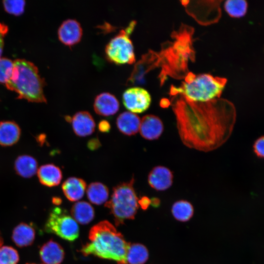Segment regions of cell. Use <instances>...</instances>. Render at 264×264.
<instances>
[{
    "mask_svg": "<svg viewBox=\"0 0 264 264\" xmlns=\"http://www.w3.org/2000/svg\"><path fill=\"white\" fill-rule=\"evenodd\" d=\"M224 7L230 17L241 18L245 15L248 4L244 0H228L225 2Z\"/></svg>",
    "mask_w": 264,
    "mask_h": 264,
    "instance_id": "obj_26",
    "label": "cell"
},
{
    "mask_svg": "<svg viewBox=\"0 0 264 264\" xmlns=\"http://www.w3.org/2000/svg\"><path fill=\"white\" fill-rule=\"evenodd\" d=\"M108 188L99 182L91 183L87 189V195L89 201L94 204L100 205L105 202L109 197Z\"/></svg>",
    "mask_w": 264,
    "mask_h": 264,
    "instance_id": "obj_23",
    "label": "cell"
},
{
    "mask_svg": "<svg viewBox=\"0 0 264 264\" xmlns=\"http://www.w3.org/2000/svg\"><path fill=\"white\" fill-rule=\"evenodd\" d=\"M135 23L132 21L126 29L121 30L107 44L105 53L109 61L116 64H131L135 62L133 46L129 36Z\"/></svg>",
    "mask_w": 264,
    "mask_h": 264,
    "instance_id": "obj_6",
    "label": "cell"
},
{
    "mask_svg": "<svg viewBox=\"0 0 264 264\" xmlns=\"http://www.w3.org/2000/svg\"><path fill=\"white\" fill-rule=\"evenodd\" d=\"M44 230L70 242L76 240L79 234L77 222L66 209L58 207L53 208L50 211Z\"/></svg>",
    "mask_w": 264,
    "mask_h": 264,
    "instance_id": "obj_7",
    "label": "cell"
},
{
    "mask_svg": "<svg viewBox=\"0 0 264 264\" xmlns=\"http://www.w3.org/2000/svg\"><path fill=\"white\" fill-rule=\"evenodd\" d=\"M37 173L40 182L48 187L58 185L63 177L61 170L54 164L49 163L41 166Z\"/></svg>",
    "mask_w": 264,
    "mask_h": 264,
    "instance_id": "obj_15",
    "label": "cell"
},
{
    "mask_svg": "<svg viewBox=\"0 0 264 264\" xmlns=\"http://www.w3.org/2000/svg\"><path fill=\"white\" fill-rule=\"evenodd\" d=\"M172 100L178 135L189 148L208 152L224 144L230 138L236 120L234 104L223 98L193 102L181 95Z\"/></svg>",
    "mask_w": 264,
    "mask_h": 264,
    "instance_id": "obj_1",
    "label": "cell"
},
{
    "mask_svg": "<svg viewBox=\"0 0 264 264\" xmlns=\"http://www.w3.org/2000/svg\"><path fill=\"white\" fill-rule=\"evenodd\" d=\"M21 134V128L15 121H0V146L9 147L16 144L20 139Z\"/></svg>",
    "mask_w": 264,
    "mask_h": 264,
    "instance_id": "obj_17",
    "label": "cell"
},
{
    "mask_svg": "<svg viewBox=\"0 0 264 264\" xmlns=\"http://www.w3.org/2000/svg\"><path fill=\"white\" fill-rule=\"evenodd\" d=\"M86 187V182L83 179L70 177L63 182L62 188L64 194L69 200L75 201L82 198Z\"/></svg>",
    "mask_w": 264,
    "mask_h": 264,
    "instance_id": "obj_19",
    "label": "cell"
},
{
    "mask_svg": "<svg viewBox=\"0 0 264 264\" xmlns=\"http://www.w3.org/2000/svg\"><path fill=\"white\" fill-rule=\"evenodd\" d=\"M40 256L44 264H61L64 259L65 252L58 242L51 240L42 245Z\"/></svg>",
    "mask_w": 264,
    "mask_h": 264,
    "instance_id": "obj_16",
    "label": "cell"
},
{
    "mask_svg": "<svg viewBox=\"0 0 264 264\" xmlns=\"http://www.w3.org/2000/svg\"><path fill=\"white\" fill-rule=\"evenodd\" d=\"M148 258V249L144 245L130 243L126 256L127 264H144Z\"/></svg>",
    "mask_w": 264,
    "mask_h": 264,
    "instance_id": "obj_24",
    "label": "cell"
},
{
    "mask_svg": "<svg viewBox=\"0 0 264 264\" xmlns=\"http://www.w3.org/2000/svg\"><path fill=\"white\" fill-rule=\"evenodd\" d=\"M53 202L54 203L58 205L61 203V199L58 198H54L53 199Z\"/></svg>",
    "mask_w": 264,
    "mask_h": 264,
    "instance_id": "obj_37",
    "label": "cell"
},
{
    "mask_svg": "<svg viewBox=\"0 0 264 264\" xmlns=\"http://www.w3.org/2000/svg\"><path fill=\"white\" fill-rule=\"evenodd\" d=\"M71 123L73 132L80 137L89 135L95 130L94 120L90 113L86 111L76 112L71 117Z\"/></svg>",
    "mask_w": 264,
    "mask_h": 264,
    "instance_id": "obj_13",
    "label": "cell"
},
{
    "mask_svg": "<svg viewBox=\"0 0 264 264\" xmlns=\"http://www.w3.org/2000/svg\"><path fill=\"white\" fill-rule=\"evenodd\" d=\"M138 202L142 208L146 209L150 204L151 201L148 198L143 197L140 199L138 200Z\"/></svg>",
    "mask_w": 264,
    "mask_h": 264,
    "instance_id": "obj_34",
    "label": "cell"
},
{
    "mask_svg": "<svg viewBox=\"0 0 264 264\" xmlns=\"http://www.w3.org/2000/svg\"><path fill=\"white\" fill-rule=\"evenodd\" d=\"M253 151L255 154L260 158L264 156V136L259 137L254 142L253 145Z\"/></svg>",
    "mask_w": 264,
    "mask_h": 264,
    "instance_id": "obj_30",
    "label": "cell"
},
{
    "mask_svg": "<svg viewBox=\"0 0 264 264\" xmlns=\"http://www.w3.org/2000/svg\"><path fill=\"white\" fill-rule=\"evenodd\" d=\"M8 31V27L4 23L0 22V58L4 46V38Z\"/></svg>",
    "mask_w": 264,
    "mask_h": 264,
    "instance_id": "obj_31",
    "label": "cell"
},
{
    "mask_svg": "<svg viewBox=\"0 0 264 264\" xmlns=\"http://www.w3.org/2000/svg\"><path fill=\"white\" fill-rule=\"evenodd\" d=\"M4 8L7 13L15 16L22 15L24 10L25 1L23 0H5L2 1Z\"/></svg>",
    "mask_w": 264,
    "mask_h": 264,
    "instance_id": "obj_29",
    "label": "cell"
},
{
    "mask_svg": "<svg viewBox=\"0 0 264 264\" xmlns=\"http://www.w3.org/2000/svg\"><path fill=\"white\" fill-rule=\"evenodd\" d=\"M93 108L97 114L108 116L113 115L117 112L119 108V103L114 95L105 92L96 96Z\"/></svg>",
    "mask_w": 264,
    "mask_h": 264,
    "instance_id": "obj_14",
    "label": "cell"
},
{
    "mask_svg": "<svg viewBox=\"0 0 264 264\" xmlns=\"http://www.w3.org/2000/svg\"><path fill=\"white\" fill-rule=\"evenodd\" d=\"M173 172L167 167L157 166L149 174L148 181L150 186L157 191H165L171 187L173 183Z\"/></svg>",
    "mask_w": 264,
    "mask_h": 264,
    "instance_id": "obj_11",
    "label": "cell"
},
{
    "mask_svg": "<svg viewBox=\"0 0 264 264\" xmlns=\"http://www.w3.org/2000/svg\"><path fill=\"white\" fill-rule=\"evenodd\" d=\"M122 99L125 107L133 113L145 111L151 103V97L148 91L137 87L127 88L123 94Z\"/></svg>",
    "mask_w": 264,
    "mask_h": 264,
    "instance_id": "obj_8",
    "label": "cell"
},
{
    "mask_svg": "<svg viewBox=\"0 0 264 264\" xmlns=\"http://www.w3.org/2000/svg\"><path fill=\"white\" fill-rule=\"evenodd\" d=\"M2 243H3V240H2V237L1 236V234L0 233V247L1 246Z\"/></svg>",
    "mask_w": 264,
    "mask_h": 264,
    "instance_id": "obj_38",
    "label": "cell"
},
{
    "mask_svg": "<svg viewBox=\"0 0 264 264\" xmlns=\"http://www.w3.org/2000/svg\"><path fill=\"white\" fill-rule=\"evenodd\" d=\"M89 242L83 245L80 252L84 256L93 255L100 258L127 264L126 256L130 243L107 220L102 221L91 227Z\"/></svg>",
    "mask_w": 264,
    "mask_h": 264,
    "instance_id": "obj_2",
    "label": "cell"
},
{
    "mask_svg": "<svg viewBox=\"0 0 264 264\" xmlns=\"http://www.w3.org/2000/svg\"><path fill=\"white\" fill-rule=\"evenodd\" d=\"M98 130L102 132H108L110 129L109 122L106 120H102L98 124Z\"/></svg>",
    "mask_w": 264,
    "mask_h": 264,
    "instance_id": "obj_32",
    "label": "cell"
},
{
    "mask_svg": "<svg viewBox=\"0 0 264 264\" xmlns=\"http://www.w3.org/2000/svg\"><path fill=\"white\" fill-rule=\"evenodd\" d=\"M58 35L62 43L71 46L80 41L82 36V28L77 21L74 19H67L60 26Z\"/></svg>",
    "mask_w": 264,
    "mask_h": 264,
    "instance_id": "obj_10",
    "label": "cell"
},
{
    "mask_svg": "<svg viewBox=\"0 0 264 264\" xmlns=\"http://www.w3.org/2000/svg\"><path fill=\"white\" fill-rule=\"evenodd\" d=\"M101 146V143L98 138H92L88 142V148L92 151L95 150Z\"/></svg>",
    "mask_w": 264,
    "mask_h": 264,
    "instance_id": "obj_33",
    "label": "cell"
},
{
    "mask_svg": "<svg viewBox=\"0 0 264 264\" xmlns=\"http://www.w3.org/2000/svg\"><path fill=\"white\" fill-rule=\"evenodd\" d=\"M38 162L33 156L23 154L17 157L14 162V169L18 175L30 178L37 172Z\"/></svg>",
    "mask_w": 264,
    "mask_h": 264,
    "instance_id": "obj_21",
    "label": "cell"
},
{
    "mask_svg": "<svg viewBox=\"0 0 264 264\" xmlns=\"http://www.w3.org/2000/svg\"><path fill=\"white\" fill-rule=\"evenodd\" d=\"M152 204L154 206H158L159 204V200L158 198H154L152 200Z\"/></svg>",
    "mask_w": 264,
    "mask_h": 264,
    "instance_id": "obj_36",
    "label": "cell"
},
{
    "mask_svg": "<svg viewBox=\"0 0 264 264\" xmlns=\"http://www.w3.org/2000/svg\"><path fill=\"white\" fill-rule=\"evenodd\" d=\"M134 181L132 177L129 182L113 187L111 198L105 205L113 215L116 226L126 220L133 219L137 212L138 200L133 186Z\"/></svg>",
    "mask_w": 264,
    "mask_h": 264,
    "instance_id": "obj_5",
    "label": "cell"
},
{
    "mask_svg": "<svg viewBox=\"0 0 264 264\" xmlns=\"http://www.w3.org/2000/svg\"></svg>",
    "mask_w": 264,
    "mask_h": 264,
    "instance_id": "obj_39",
    "label": "cell"
},
{
    "mask_svg": "<svg viewBox=\"0 0 264 264\" xmlns=\"http://www.w3.org/2000/svg\"><path fill=\"white\" fill-rule=\"evenodd\" d=\"M19 261L18 252L9 246L0 247V264H17Z\"/></svg>",
    "mask_w": 264,
    "mask_h": 264,
    "instance_id": "obj_27",
    "label": "cell"
},
{
    "mask_svg": "<svg viewBox=\"0 0 264 264\" xmlns=\"http://www.w3.org/2000/svg\"><path fill=\"white\" fill-rule=\"evenodd\" d=\"M172 213L176 219L181 221L188 220L192 217L194 208L190 202L185 200L175 202L172 207Z\"/></svg>",
    "mask_w": 264,
    "mask_h": 264,
    "instance_id": "obj_25",
    "label": "cell"
},
{
    "mask_svg": "<svg viewBox=\"0 0 264 264\" xmlns=\"http://www.w3.org/2000/svg\"><path fill=\"white\" fill-rule=\"evenodd\" d=\"M35 238L34 227L26 223H20L14 229L12 239L15 244L19 247L30 245Z\"/></svg>",
    "mask_w": 264,
    "mask_h": 264,
    "instance_id": "obj_20",
    "label": "cell"
},
{
    "mask_svg": "<svg viewBox=\"0 0 264 264\" xmlns=\"http://www.w3.org/2000/svg\"><path fill=\"white\" fill-rule=\"evenodd\" d=\"M160 105L162 108H166L170 105V102L167 99H164L161 100Z\"/></svg>",
    "mask_w": 264,
    "mask_h": 264,
    "instance_id": "obj_35",
    "label": "cell"
},
{
    "mask_svg": "<svg viewBox=\"0 0 264 264\" xmlns=\"http://www.w3.org/2000/svg\"><path fill=\"white\" fill-rule=\"evenodd\" d=\"M140 121L141 119L137 114L131 111H124L117 117L116 125L121 132L130 136L137 133Z\"/></svg>",
    "mask_w": 264,
    "mask_h": 264,
    "instance_id": "obj_18",
    "label": "cell"
},
{
    "mask_svg": "<svg viewBox=\"0 0 264 264\" xmlns=\"http://www.w3.org/2000/svg\"><path fill=\"white\" fill-rule=\"evenodd\" d=\"M14 68V62L6 58H0V83L6 84L10 79Z\"/></svg>",
    "mask_w": 264,
    "mask_h": 264,
    "instance_id": "obj_28",
    "label": "cell"
},
{
    "mask_svg": "<svg viewBox=\"0 0 264 264\" xmlns=\"http://www.w3.org/2000/svg\"><path fill=\"white\" fill-rule=\"evenodd\" d=\"M5 85L18 94V98L31 102H47L44 93V80L40 76L37 67L30 61L15 60L12 76Z\"/></svg>",
    "mask_w": 264,
    "mask_h": 264,
    "instance_id": "obj_3",
    "label": "cell"
},
{
    "mask_svg": "<svg viewBox=\"0 0 264 264\" xmlns=\"http://www.w3.org/2000/svg\"><path fill=\"white\" fill-rule=\"evenodd\" d=\"M70 213L75 220L82 224L89 223L94 217V210L92 206L84 201L75 203L72 206Z\"/></svg>",
    "mask_w": 264,
    "mask_h": 264,
    "instance_id": "obj_22",
    "label": "cell"
},
{
    "mask_svg": "<svg viewBox=\"0 0 264 264\" xmlns=\"http://www.w3.org/2000/svg\"><path fill=\"white\" fill-rule=\"evenodd\" d=\"M139 130L143 138L154 140L157 139L161 135L164 131V125L159 117L147 114L141 119Z\"/></svg>",
    "mask_w": 264,
    "mask_h": 264,
    "instance_id": "obj_12",
    "label": "cell"
},
{
    "mask_svg": "<svg viewBox=\"0 0 264 264\" xmlns=\"http://www.w3.org/2000/svg\"><path fill=\"white\" fill-rule=\"evenodd\" d=\"M158 55L151 51L142 55L141 59L134 66V69L127 82L131 84L142 83L144 75L159 62Z\"/></svg>",
    "mask_w": 264,
    "mask_h": 264,
    "instance_id": "obj_9",
    "label": "cell"
},
{
    "mask_svg": "<svg viewBox=\"0 0 264 264\" xmlns=\"http://www.w3.org/2000/svg\"><path fill=\"white\" fill-rule=\"evenodd\" d=\"M226 82L225 78L209 74L196 75L189 72L181 85L172 88L170 93L173 96L181 95L190 102H206L220 98Z\"/></svg>",
    "mask_w": 264,
    "mask_h": 264,
    "instance_id": "obj_4",
    "label": "cell"
}]
</instances>
